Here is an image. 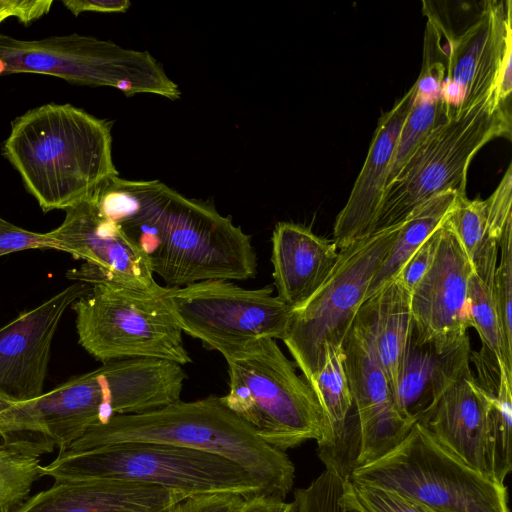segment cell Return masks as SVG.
<instances>
[{
	"mask_svg": "<svg viewBox=\"0 0 512 512\" xmlns=\"http://www.w3.org/2000/svg\"><path fill=\"white\" fill-rule=\"evenodd\" d=\"M510 103L499 105L494 91L458 115L445 119L386 187L371 234L405 220L433 197L466 194L468 166L489 141L511 136Z\"/></svg>",
	"mask_w": 512,
	"mask_h": 512,
	"instance_id": "52a82bcc",
	"label": "cell"
},
{
	"mask_svg": "<svg viewBox=\"0 0 512 512\" xmlns=\"http://www.w3.org/2000/svg\"><path fill=\"white\" fill-rule=\"evenodd\" d=\"M90 287L83 281L72 284L0 327V397L22 403L43 394L58 324L66 309Z\"/></svg>",
	"mask_w": 512,
	"mask_h": 512,
	"instance_id": "5bb4252c",
	"label": "cell"
},
{
	"mask_svg": "<svg viewBox=\"0 0 512 512\" xmlns=\"http://www.w3.org/2000/svg\"><path fill=\"white\" fill-rule=\"evenodd\" d=\"M18 0H0V24L9 17L17 18Z\"/></svg>",
	"mask_w": 512,
	"mask_h": 512,
	"instance_id": "f35d334b",
	"label": "cell"
},
{
	"mask_svg": "<svg viewBox=\"0 0 512 512\" xmlns=\"http://www.w3.org/2000/svg\"><path fill=\"white\" fill-rule=\"evenodd\" d=\"M512 167L509 164L492 195L486 199L488 237L499 243L506 225L512 221L511 213Z\"/></svg>",
	"mask_w": 512,
	"mask_h": 512,
	"instance_id": "d6a6232c",
	"label": "cell"
},
{
	"mask_svg": "<svg viewBox=\"0 0 512 512\" xmlns=\"http://www.w3.org/2000/svg\"><path fill=\"white\" fill-rule=\"evenodd\" d=\"M473 272L470 258L445 219L433 261L411 292L412 335L418 342L450 346L468 336V283Z\"/></svg>",
	"mask_w": 512,
	"mask_h": 512,
	"instance_id": "4fadbf2b",
	"label": "cell"
},
{
	"mask_svg": "<svg viewBox=\"0 0 512 512\" xmlns=\"http://www.w3.org/2000/svg\"><path fill=\"white\" fill-rule=\"evenodd\" d=\"M459 195L464 194L455 191L439 194L401 222L389 252L371 281L365 301L388 281L397 277L413 253L442 225Z\"/></svg>",
	"mask_w": 512,
	"mask_h": 512,
	"instance_id": "cb8c5ba5",
	"label": "cell"
},
{
	"mask_svg": "<svg viewBox=\"0 0 512 512\" xmlns=\"http://www.w3.org/2000/svg\"><path fill=\"white\" fill-rule=\"evenodd\" d=\"M225 360L229 391L221 400L264 442L286 452L322 438L326 423L316 394L275 339L263 338Z\"/></svg>",
	"mask_w": 512,
	"mask_h": 512,
	"instance_id": "5b68a950",
	"label": "cell"
},
{
	"mask_svg": "<svg viewBox=\"0 0 512 512\" xmlns=\"http://www.w3.org/2000/svg\"><path fill=\"white\" fill-rule=\"evenodd\" d=\"M353 324L372 345L393 397L413 328L411 291L395 277L361 305Z\"/></svg>",
	"mask_w": 512,
	"mask_h": 512,
	"instance_id": "603a6c76",
	"label": "cell"
},
{
	"mask_svg": "<svg viewBox=\"0 0 512 512\" xmlns=\"http://www.w3.org/2000/svg\"><path fill=\"white\" fill-rule=\"evenodd\" d=\"M273 290L215 279L166 287L163 298L182 333L227 359L263 338L283 341L293 309Z\"/></svg>",
	"mask_w": 512,
	"mask_h": 512,
	"instance_id": "7c38bea8",
	"label": "cell"
},
{
	"mask_svg": "<svg viewBox=\"0 0 512 512\" xmlns=\"http://www.w3.org/2000/svg\"><path fill=\"white\" fill-rule=\"evenodd\" d=\"M231 512H294V503L263 493L243 498Z\"/></svg>",
	"mask_w": 512,
	"mask_h": 512,
	"instance_id": "8d00e7d4",
	"label": "cell"
},
{
	"mask_svg": "<svg viewBox=\"0 0 512 512\" xmlns=\"http://www.w3.org/2000/svg\"><path fill=\"white\" fill-rule=\"evenodd\" d=\"M467 297L471 327L476 329L482 345L489 349L499 363L512 375V364L506 358L493 289L475 271L469 279Z\"/></svg>",
	"mask_w": 512,
	"mask_h": 512,
	"instance_id": "f1b7e54d",
	"label": "cell"
},
{
	"mask_svg": "<svg viewBox=\"0 0 512 512\" xmlns=\"http://www.w3.org/2000/svg\"><path fill=\"white\" fill-rule=\"evenodd\" d=\"M417 86L410 89L379 119L365 162L333 229L338 249L371 234L389 176L396 143L413 105Z\"/></svg>",
	"mask_w": 512,
	"mask_h": 512,
	"instance_id": "ac0fdd59",
	"label": "cell"
},
{
	"mask_svg": "<svg viewBox=\"0 0 512 512\" xmlns=\"http://www.w3.org/2000/svg\"><path fill=\"white\" fill-rule=\"evenodd\" d=\"M29 249H56L47 233H36L16 226L0 216V257Z\"/></svg>",
	"mask_w": 512,
	"mask_h": 512,
	"instance_id": "836d02e7",
	"label": "cell"
},
{
	"mask_svg": "<svg viewBox=\"0 0 512 512\" xmlns=\"http://www.w3.org/2000/svg\"><path fill=\"white\" fill-rule=\"evenodd\" d=\"M439 230L434 233L413 253L397 278L412 292L425 273L428 271L438 245Z\"/></svg>",
	"mask_w": 512,
	"mask_h": 512,
	"instance_id": "e575fe53",
	"label": "cell"
},
{
	"mask_svg": "<svg viewBox=\"0 0 512 512\" xmlns=\"http://www.w3.org/2000/svg\"><path fill=\"white\" fill-rule=\"evenodd\" d=\"M445 107L441 95L418 93L401 128L391 161L387 186L397 177L405 164L444 120Z\"/></svg>",
	"mask_w": 512,
	"mask_h": 512,
	"instance_id": "484cf974",
	"label": "cell"
},
{
	"mask_svg": "<svg viewBox=\"0 0 512 512\" xmlns=\"http://www.w3.org/2000/svg\"><path fill=\"white\" fill-rule=\"evenodd\" d=\"M500 261L496 268L493 295L499 315L506 358L512 364V221L499 241Z\"/></svg>",
	"mask_w": 512,
	"mask_h": 512,
	"instance_id": "4dcf8cb0",
	"label": "cell"
},
{
	"mask_svg": "<svg viewBox=\"0 0 512 512\" xmlns=\"http://www.w3.org/2000/svg\"><path fill=\"white\" fill-rule=\"evenodd\" d=\"M337 249L334 241L317 236L303 225L277 223L271 255L277 297L293 310L303 306L331 273Z\"/></svg>",
	"mask_w": 512,
	"mask_h": 512,
	"instance_id": "7402d4cb",
	"label": "cell"
},
{
	"mask_svg": "<svg viewBox=\"0 0 512 512\" xmlns=\"http://www.w3.org/2000/svg\"><path fill=\"white\" fill-rule=\"evenodd\" d=\"M129 442L170 444L217 454L241 466L267 494L283 499L294 484L295 467L286 452L264 442L216 395L189 402L179 399L150 411L112 416L59 452L76 453Z\"/></svg>",
	"mask_w": 512,
	"mask_h": 512,
	"instance_id": "277c9868",
	"label": "cell"
},
{
	"mask_svg": "<svg viewBox=\"0 0 512 512\" xmlns=\"http://www.w3.org/2000/svg\"><path fill=\"white\" fill-rule=\"evenodd\" d=\"M42 476L56 479L103 477L143 482L185 497L267 494L261 484L233 461L182 446L146 442L119 443L63 453L42 466ZM270 495V494H269Z\"/></svg>",
	"mask_w": 512,
	"mask_h": 512,
	"instance_id": "8992f818",
	"label": "cell"
},
{
	"mask_svg": "<svg viewBox=\"0 0 512 512\" xmlns=\"http://www.w3.org/2000/svg\"><path fill=\"white\" fill-rule=\"evenodd\" d=\"M349 478L396 492L436 512H510L505 484L467 465L419 423L388 453L354 468Z\"/></svg>",
	"mask_w": 512,
	"mask_h": 512,
	"instance_id": "9c48e42d",
	"label": "cell"
},
{
	"mask_svg": "<svg viewBox=\"0 0 512 512\" xmlns=\"http://www.w3.org/2000/svg\"><path fill=\"white\" fill-rule=\"evenodd\" d=\"M45 74L82 86H108L133 96L150 93L180 98L178 85L148 52L73 33L23 40L0 32V77Z\"/></svg>",
	"mask_w": 512,
	"mask_h": 512,
	"instance_id": "30bf717a",
	"label": "cell"
},
{
	"mask_svg": "<svg viewBox=\"0 0 512 512\" xmlns=\"http://www.w3.org/2000/svg\"><path fill=\"white\" fill-rule=\"evenodd\" d=\"M147 256L167 287L206 280H247L257 271L252 237L213 205L159 180L113 176L91 195Z\"/></svg>",
	"mask_w": 512,
	"mask_h": 512,
	"instance_id": "6da1fadb",
	"label": "cell"
},
{
	"mask_svg": "<svg viewBox=\"0 0 512 512\" xmlns=\"http://www.w3.org/2000/svg\"><path fill=\"white\" fill-rule=\"evenodd\" d=\"M72 305L79 344L102 363L158 359L185 365L192 360L163 293L128 287L98 274Z\"/></svg>",
	"mask_w": 512,
	"mask_h": 512,
	"instance_id": "ba28073f",
	"label": "cell"
},
{
	"mask_svg": "<svg viewBox=\"0 0 512 512\" xmlns=\"http://www.w3.org/2000/svg\"><path fill=\"white\" fill-rule=\"evenodd\" d=\"M42 477L39 457L5 443L0 437V512H14Z\"/></svg>",
	"mask_w": 512,
	"mask_h": 512,
	"instance_id": "83f0119b",
	"label": "cell"
},
{
	"mask_svg": "<svg viewBox=\"0 0 512 512\" xmlns=\"http://www.w3.org/2000/svg\"><path fill=\"white\" fill-rule=\"evenodd\" d=\"M1 151L44 213L66 210L118 175L111 122L69 103L15 118Z\"/></svg>",
	"mask_w": 512,
	"mask_h": 512,
	"instance_id": "3957f363",
	"label": "cell"
},
{
	"mask_svg": "<svg viewBox=\"0 0 512 512\" xmlns=\"http://www.w3.org/2000/svg\"><path fill=\"white\" fill-rule=\"evenodd\" d=\"M472 264L488 241L486 201L459 195L446 218Z\"/></svg>",
	"mask_w": 512,
	"mask_h": 512,
	"instance_id": "f546056e",
	"label": "cell"
},
{
	"mask_svg": "<svg viewBox=\"0 0 512 512\" xmlns=\"http://www.w3.org/2000/svg\"><path fill=\"white\" fill-rule=\"evenodd\" d=\"M16 403H12L2 397H0V414L9 409L11 406H13Z\"/></svg>",
	"mask_w": 512,
	"mask_h": 512,
	"instance_id": "ab89813d",
	"label": "cell"
},
{
	"mask_svg": "<svg viewBox=\"0 0 512 512\" xmlns=\"http://www.w3.org/2000/svg\"><path fill=\"white\" fill-rule=\"evenodd\" d=\"M400 226L401 222L340 249L322 286L293 310L283 342L309 384L323 367L327 348L342 345Z\"/></svg>",
	"mask_w": 512,
	"mask_h": 512,
	"instance_id": "8fae6325",
	"label": "cell"
},
{
	"mask_svg": "<svg viewBox=\"0 0 512 512\" xmlns=\"http://www.w3.org/2000/svg\"><path fill=\"white\" fill-rule=\"evenodd\" d=\"M294 512H365L349 477L325 470L307 487L294 491Z\"/></svg>",
	"mask_w": 512,
	"mask_h": 512,
	"instance_id": "4316f807",
	"label": "cell"
},
{
	"mask_svg": "<svg viewBox=\"0 0 512 512\" xmlns=\"http://www.w3.org/2000/svg\"><path fill=\"white\" fill-rule=\"evenodd\" d=\"M61 225L47 232L59 251L85 260L101 277L142 290H158L142 249L98 208L92 196L67 208Z\"/></svg>",
	"mask_w": 512,
	"mask_h": 512,
	"instance_id": "2e32d148",
	"label": "cell"
},
{
	"mask_svg": "<svg viewBox=\"0 0 512 512\" xmlns=\"http://www.w3.org/2000/svg\"><path fill=\"white\" fill-rule=\"evenodd\" d=\"M342 348L358 427L356 468L396 447L414 423L396 410L388 378L369 340L355 324L345 336Z\"/></svg>",
	"mask_w": 512,
	"mask_h": 512,
	"instance_id": "9a60e30c",
	"label": "cell"
},
{
	"mask_svg": "<svg viewBox=\"0 0 512 512\" xmlns=\"http://www.w3.org/2000/svg\"><path fill=\"white\" fill-rule=\"evenodd\" d=\"M244 497L237 494H211L187 497L167 512H231Z\"/></svg>",
	"mask_w": 512,
	"mask_h": 512,
	"instance_id": "d590c367",
	"label": "cell"
},
{
	"mask_svg": "<svg viewBox=\"0 0 512 512\" xmlns=\"http://www.w3.org/2000/svg\"><path fill=\"white\" fill-rule=\"evenodd\" d=\"M501 365V364H500ZM512 375L501 365L499 385L483 389L490 398L487 461L491 479L504 484L512 470Z\"/></svg>",
	"mask_w": 512,
	"mask_h": 512,
	"instance_id": "d4e9b609",
	"label": "cell"
},
{
	"mask_svg": "<svg viewBox=\"0 0 512 512\" xmlns=\"http://www.w3.org/2000/svg\"><path fill=\"white\" fill-rule=\"evenodd\" d=\"M174 376L158 359L103 363L39 397L16 403L0 414L5 443L40 457L69 446L92 426L112 416L150 411L170 403Z\"/></svg>",
	"mask_w": 512,
	"mask_h": 512,
	"instance_id": "7a4b0ae2",
	"label": "cell"
},
{
	"mask_svg": "<svg viewBox=\"0 0 512 512\" xmlns=\"http://www.w3.org/2000/svg\"><path fill=\"white\" fill-rule=\"evenodd\" d=\"M62 4L74 16L83 12H126L131 6L129 0H63Z\"/></svg>",
	"mask_w": 512,
	"mask_h": 512,
	"instance_id": "74e56055",
	"label": "cell"
},
{
	"mask_svg": "<svg viewBox=\"0 0 512 512\" xmlns=\"http://www.w3.org/2000/svg\"><path fill=\"white\" fill-rule=\"evenodd\" d=\"M470 342L441 346L409 337L393 402L398 413L420 423L433 411L447 388L469 367Z\"/></svg>",
	"mask_w": 512,
	"mask_h": 512,
	"instance_id": "44dd1931",
	"label": "cell"
},
{
	"mask_svg": "<svg viewBox=\"0 0 512 512\" xmlns=\"http://www.w3.org/2000/svg\"><path fill=\"white\" fill-rule=\"evenodd\" d=\"M351 482L355 496L365 512H436L422 503L396 492Z\"/></svg>",
	"mask_w": 512,
	"mask_h": 512,
	"instance_id": "1f68e13d",
	"label": "cell"
},
{
	"mask_svg": "<svg viewBox=\"0 0 512 512\" xmlns=\"http://www.w3.org/2000/svg\"><path fill=\"white\" fill-rule=\"evenodd\" d=\"M489 404V395L477 384L469 366L419 424L463 462L491 478L487 461Z\"/></svg>",
	"mask_w": 512,
	"mask_h": 512,
	"instance_id": "ffe728a7",
	"label": "cell"
},
{
	"mask_svg": "<svg viewBox=\"0 0 512 512\" xmlns=\"http://www.w3.org/2000/svg\"><path fill=\"white\" fill-rule=\"evenodd\" d=\"M511 1H489L480 17L459 36H448L446 74L441 86L445 117L494 91L499 65L511 30Z\"/></svg>",
	"mask_w": 512,
	"mask_h": 512,
	"instance_id": "e0dca14e",
	"label": "cell"
},
{
	"mask_svg": "<svg viewBox=\"0 0 512 512\" xmlns=\"http://www.w3.org/2000/svg\"><path fill=\"white\" fill-rule=\"evenodd\" d=\"M184 495L156 485L116 478L56 479L14 512H167Z\"/></svg>",
	"mask_w": 512,
	"mask_h": 512,
	"instance_id": "d6986e66",
	"label": "cell"
}]
</instances>
